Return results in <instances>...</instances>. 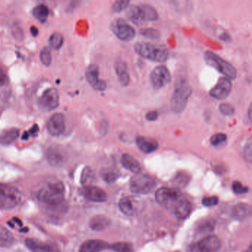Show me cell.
Here are the masks:
<instances>
[{"label":"cell","mask_w":252,"mask_h":252,"mask_svg":"<svg viewBox=\"0 0 252 252\" xmlns=\"http://www.w3.org/2000/svg\"><path fill=\"white\" fill-rule=\"evenodd\" d=\"M219 110L222 114L226 116H232L235 112V107L232 104H228V103H223L220 104Z\"/></svg>","instance_id":"ab89813d"},{"label":"cell","mask_w":252,"mask_h":252,"mask_svg":"<svg viewBox=\"0 0 252 252\" xmlns=\"http://www.w3.org/2000/svg\"><path fill=\"white\" fill-rule=\"evenodd\" d=\"M227 140V136L223 133H217L212 135L210 139L211 144L213 146H219L224 143Z\"/></svg>","instance_id":"f35d334b"},{"label":"cell","mask_w":252,"mask_h":252,"mask_svg":"<svg viewBox=\"0 0 252 252\" xmlns=\"http://www.w3.org/2000/svg\"><path fill=\"white\" fill-rule=\"evenodd\" d=\"M192 211V205L190 202L186 199H182L174 209L175 216L180 220H184L190 215Z\"/></svg>","instance_id":"7402d4cb"},{"label":"cell","mask_w":252,"mask_h":252,"mask_svg":"<svg viewBox=\"0 0 252 252\" xmlns=\"http://www.w3.org/2000/svg\"><path fill=\"white\" fill-rule=\"evenodd\" d=\"M130 186V189L134 193L146 195L155 189L156 183L152 177L138 173L131 178Z\"/></svg>","instance_id":"8992f818"},{"label":"cell","mask_w":252,"mask_h":252,"mask_svg":"<svg viewBox=\"0 0 252 252\" xmlns=\"http://www.w3.org/2000/svg\"><path fill=\"white\" fill-rule=\"evenodd\" d=\"M31 34L34 36H36L39 34V31H38L37 28H36L35 26H31Z\"/></svg>","instance_id":"bcb514c9"},{"label":"cell","mask_w":252,"mask_h":252,"mask_svg":"<svg viewBox=\"0 0 252 252\" xmlns=\"http://www.w3.org/2000/svg\"><path fill=\"white\" fill-rule=\"evenodd\" d=\"M232 189L236 194H244L248 192L249 189L246 186H243L241 183L239 181H235L232 184Z\"/></svg>","instance_id":"60d3db41"},{"label":"cell","mask_w":252,"mask_h":252,"mask_svg":"<svg viewBox=\"0 0 252 252\" xmlns=\"http://www.w3.org/2000/svg\"><path fill=\"white\" fill-rule=\"evenodd\" d=\"M110 249L116 252H134V249L130 243L119 242L110 245Z\"/></svg>","instance_id":"836d02e7"},{"label":"cell","mask_w":252,"mask_h":252,"mask_svg":"<svg viewBox=\"0 0 252 252\" xmlns=\"http://www.w3.org/2000/svg\"><path fill=\"white\" fill-rule=\"evenodd\" d=\"M171 74L165 66H158L150 73V82L155 89H161L170 82Z\"/></svg>","instance_id":"9c48e42d"},{"label":"cell","mask_w":252,"mask_h":252,"mask_svg":"<svg viewBox=\"0 0 252 252\" xmlns=\"http://www.w3.org/2000/svg\"><path fill=\"white\" fill-rule=\"evenodd\" d=\"M129 4H130V1L128 0H118V1L115 2L112 5V11L115 13H120L128 8Z\"/></svg>","instance_id":"74e56055"},{"label":"cell","mask_w":252,"mask_h":252,"mask_svg":"<svg viewBox=\"0 0 252 252\" xmlns=\"http://www.w3.org/2000/svg\"><path fill=\"white\" fill-rule=\"evenodd\" d=\"M192 92V87L186 79H178L171 99V108L174 113H181L185 110Z\"/></svg>","instance_id":"6da1fadb"},{"label":"cell","mask_w":252,"mask_h":252,"mask_svg":"<svg viewBox=\"0 0 252 252\" xmlns=\"http://www.w3.org/2000/svg\"><path fill=\"white\" fill-rule=\"evenodd\" d=\"M48 14H49V11H48V7L43 4L37 5L33 10V15L34 16L35 18H36L42 23L46 22Z\"/></svg>","instance_id":"f1b7e54d"},{"label":"cell","mask_w":252,"mask_h":252,"mask_svg":"<svg viewBox=\"0 0 252 252\" xmlns=\"http://www.w3.org/2000/svg\"><path fill=\"white\" fill-rule=\"evenodd\" d=\"M205 62L209 66L216 69L218 72L224 75L229 79H235L237 77V70L235 67L232 66L229 62H226L221 57L215 54L213 52L206 51L204 54Z\"/></svg>","instance_id":"277c9868"},{"label":"cell","mask_w":252,"mask_h":252,"mask_svg":"<svg viewBox=\"0 0 252 252\" xmlns=\"http://www.w3.org/2000/svg\"><path fill=\"white\" fill-rule=\"evenodd\" d=\"M121 163L125 169L135 174H138L141 170V165L136 159L128 154H124L121 158Z\"/></svg>","instance_id":"603a6c76"},{"label":"cell","mask_w":252,"mask_h":252,"mask_svg":"<svg viewBox=\"0 0 252 252\" xmlns=\"http://www.w3.org/2000/svg\"><path fill=\"white\" fill-rule=\"evenodd\" d=\"M243 155L246 161L252 163V142L246 146V148L244 149Z\"/></svg>","instance_id":"ee69618b"},{"label":"cell","mask_w":252,"mask_h":252,"mask_svg":"<svg viewBox=\"0 0 252 252\" xmlns=\"http://www.w3.org/2000/svg\"><path fill=\"white\" fill-rule=\"evenodd\" d=\"M215 223L212 219H208L200 222L197 226V232L200 234H206L212 232L215 229Z\"/></svg>","instance_id":"1f68e13d"},{"label":"cell","mask_w":252,"mask_h":252,"mask_svg":"<svg viewBox=\"0 0 252 252\" xmlns=\"http://www.w3.org/2000/svg\"><path fill=\"white\" fill-rule=\"evenodd\" d=\"M95 179V173L90 167H86L84 169L82 175V184L86 185V186H90Z\"/></svg>","instance_id":"e575fe53"},{"label":"cell","mask_w":252,"mask_h":252,"mask_svg":"<svg viewBox=\"0 0 252 252\" xmlns=\"http://www.w3.org/2000/svg\"><path fill=\"white\" fill-rule=\"evenodd\" d=\"M49 45L50 48L54 50L60 49L64 43V37L60 33L55 32L52 34L51 36H50Z\"/></svg>","instance_id":"d6a6232c"},{"label":"cell","mask_w":252,"mask_h":252,"mask_svg":"<svg viewBox=\"0 0 252 252\" xmlns=\"http://www.w3.org/2000/svg\"><path fill=\"white\" fill-rule=\"evenodd\" d=\"M158 113L156 111H150L146 114V119L147 121H154L158 119Z\"/></svg>","instance_id":"f6af8a7d"},{"label":"cell","mask_w":252,"mask_h":252,"mask_svg":"<svg viewBox=\"0 0 252 252\" xmlns=\"http://www.w3.org/2000/svg\"><path fill=\"white\" fill-rule=\"evenodd\" d=\"M37 198L40 202L45 204H59L65 198V186L62 182L47 184L39 191Z\"/></svg>","instance_id":"7a4b0ae2"},{"label":"cell","mask_w":252,"mask_h":252,"mask_svg":"<svg viewBox=\"0 0 252 252\" xmlns=\"http://www.w3.org/2000/svg\"><path fill=\"white\" fill-rule=\"evenodd\" d=\"M110 221L108 218L104 216L93 217L90 222V226L93 230L95 231H102L107 229L110 226Z\"/></svg>","instance_id":"484cf974"},{"label":"cell","mask_w":252,"mask_h":252,"mask_svg":"<svg viewBox=\"0 0 252 252\" xmlns=\"http://www.w3.org/2000/svg\"><path fill=\"white\" fill-rule=\"evenodd\" d=\"M116 71L121 85L124 87L128 85L130 82V77L127 72V67L125 62L118 61L116 65Z\"/></svg>","instance_id":"cb8c5ba5"},{"label":"cell","mask_w":252,"mask_h":252,"mask_svg":"<svg viewBox=\"0 0 252 252\" xmlns=\"http://www.w3.org/2000/svg\"><path fill=\"white\" fill-rule=\"evenodd\" d=\"M220 240L215 235H209L190 246V252H217L220 249Z\"/></svg>","instance_id":"ba28073f"},{"label":"cell","mask_w":252,"mask_h":252,"mask_svg":"<svg viewBox=\"0 0 252 252\" xmlns=\"http://www.w3.org/2000/svg\"><path fill=\"white\" fill-rule=\"evenodd\" d=\"M244 252H252V243L249 246V247Z\"/></svg>","instance_id":"681fc988"},{"label":"cell","mask_w":252,"mask_h":252,"mask_svg":"<svg viewBox=\"0 0 252 252\" xmlns=\"http://www.w3.org/2000/svg\"><path fill=\"white\" fill-rule=\"evenodd\" d=\"M139 33L140 34L142 35L144 37L152 39V40H155L160 38L159 31L158 30L153 29V28H144V29H141Z\"/></svg>","instance_id":"8d00e7d4"},{"label":"cell","mask_w":252,"mask_h":252,"mask_svg":"<svg viewBox=\"0 0 252 252\" xmlns=\"http://www.w3.org/2000/svg\"><path fill=\"white\" fill-rule=\"evenodd\" d=\"M19 130L12 128L4 130L1 134V143L3 145H9L19 137Z\"/></svg>","instance_id":"4316f807"},{"label":"cell","mask_w":252,"mask_h":252,"mask_svg":"<svg viewBox=\"0 0 252 252\" xmlns=\"http://www.w3.org/2000/svg\"><path fill=\"white\" fill-rule=\"evenodd\" d=\"M84 195L89 201L93 202H104L107 200V194L103 189L96 186H85L84 189Z\"/></svg>","instance_id":"2e32d148"},{"label":"cell","mask_w":252,"mask_h":252,"mask_svg":"<svg viewBox=\"0 0 252 252\" xmlns=\"http://www.w3.org/2000/svg\"><path fill=\"white\" fill-rule=\"evenodd\" d=\"M127 17L135 25H141L144 21L140 7L136 5L128 7L127 10Z\"/></svg>","instance_id":"d4e9b609"},{"label":"cell","mask_w":252,"mask_h":252,"mask_svg":"<svg viewBox=\"0 0 252 252\" xmlns=\"http://www.w3.org/2000/svg\"><path fill=\"white\" fill-rule=\"evenodd\" d=\"M232 84L229 78L222 77L216 85L210 90L209 95L214 99L223 100L226 99L232 91Z\"/></svg>","instance_id":"4fadbf2b"},{"label":"cell","mask_w":252,"mask_h":252,"mask_svg":"<svg viewBox=\"0 0 252 252\" xmlns=\"http://www.w3.org/2000/svg\"><path fill=\"white\" fill-rule=\"evenodd\" d=\"M136 144L141 152L145 154L152 153L158 148V142L155 140L146 137H138Z\"/></svg>","instance_id":"ac0fdd59"},{"label":"cell","mask_w":252,"mask_h":252,"mask_svg":"<svg viewBox=\"0 0 252 252\" xmlns=\"http://www.w3.org/2000/svg\"><path fill=\"white\" fill-rule=\"evenodd\" d=\"M38 132H39V127H38L37 124H34L29 131L25 132L24 133L23 135H22V140H28L30 136H34Z\"/></svg>","instance_id":"7bdbcfd3"},{"label":"cell","mask_w":252,"mask_h":252,"mask_svg":"<svg viewBox=\"0 0 252 252\" xmlns=\"http://www.w3.org/2000/svg\"><path fill=\"white\" fill-rule=\"evenodd\" d=\"M107 248H110V246L106 242L102 240H91L84 243L81 246L79 252H100Z\"/></svg>","instance_id":"44dd1931"},{"label":"cell","mask_w":252,"mask_h":252,"mask_svg":"<svg viewBox=\"0 0 252 252\" xmlns=\"http://www.w3.org/2000/svg\"><path fill=\"white\" fill-rule=\"evenodd\" d=\"M39 105L43 110L51 111L59 105V96L55 88L47 89L42 93L39 100Z\"/></svg>","instance_id":"7c38bea8"},{"label":"cell","mask_w":252,"mask_h":252,"mask_svg":"<svg viewBox=\"0 0 252 252\" xmlns=\"http://www.w3.org/2000/svg\"><path fill=\"white\" fill-rule=\"evenodd\" d=\"M40 61L45 66H49L51 63L52 56L51 52H50V49L48 47H44L42 50H41L40 55Z\"/></svg>","instance_id":"d590c367"},{"label":"cell","mask_w":252,"mask_h":252,"mask_svg":"<svg viewBox=\"0 0 252 252\" xmlns=\"http://www.w3.org/2000/svg\"><path fill=\"white\" fill-rule=\"evenodd\" d=\"M120 210L127 216L138 215L142 210L143 201L138 197L130 196L119 201Z\"/></svg>","instance_id":"30bf717a"},{"label":"cell","mask_w":252,"mask_h":252,"mask_svg":"<svg viewBox=\"0 0 252 252\" xmlns=\"http://www.w3.org/2000/svg\"><path fill=\"white\" fill-rule=\"evenodd\" d=\"M134 49L140 56L154 62H164L169 57L168 50L162 45L138 42L135 44Z\"/></svg>","instance_id":"3957f363"},{"label":"cell","mask_w":252,"mask_h":252,"mask_svg":"<svg viewBox=\"0 0 252 252\" xmlns=\"http://www.w3.org/2000/svg\"><path fill=\"white\" fill-rule=\"evenodd\" d=\"M101 175L106 182L113 183L119 177V172L113 168H107V169H103L101 172Z\"/></svg>","instance_id":"4dcf8cb0"},{"label":"cell","mask_w":252,"mask_h":252,"mask_svg":"<svg viewBox=\"0 0 252 252\" xmlns=\"http://www.w3.org/2000/svg\"><path fill=\"white\" fill-rule=\"evenodd\" d=\"M13 220H14V223H17L18 225H19V226H22V223H21V220H19V219H18V218H14L13 219Z\"/></svg>","instance_id":"c3c4849f"},{"label":"cell","mask_w":252,"mask_h":252,"mask_svg":"<svg viewBox=\"0 0 252 252\" xmlns=\"http://www.w3.org/2000/svg\"><path fill=\"white\" fill-rule=\"evenodd\" d=\"M157 202L167 209H175L181 200L184 199L179 191L170 188L162 187L155 193Z\"/></svg>","instance_id":"5b68a950"},{"label":"cell","mask_w":252,"mask_h":252,"mask_svg":"<svg viewBox=\"0 0 252 252\" xmlns=\"http://www.w3.org/2000/svg\"><path fill=\"white\" fill-rule=\"evenodd\" d=\"M252 207L246 203H238L234 206L232 210V217L237 220H244L252 215Z\"/></svg>","instance_id":"ffe728a7"},{"label":"cell","mask_w":252,"mask_h":252,"mask_svg":"<svg viewBox=\"0 0 252 252\" xmlns=\"http://www.w3.org/2000/svg\"><path fill=\"white\" fill-rule=\"evenodd\" d=\"M0 240H1V246L2 247H9V246H12L13 243L14 241V236L12 234L5 229V227L2 226L1 227V232H0Z\"/></svg>","instance_id":"f546056e"},{"label":"cell","mask_w":252,"mask_h":252,"mask_svg":"<svg viewBox=\"0 0 252 252\" xmlns=\"http://www.w3.org/2000/svg\"><path fill=\"white\" fill-rule=\"evenodd\" d=\"M20 192L12 187L7 185H1L0 188V207L3 210L13 209L17 206L20 202Z\"/></svg>","instance_id":"52a82bcc"},{"label":"cell","mask_w":252,"mask_h":252,"mask_svg":"<svg viewBox=\"0 0 252 252\" xmlns=\"http://www.w3.org/2000/svg\"><path fill=\"white\" fill-rule=\"evenodd\" d=\"M111 30L114 34L122 41L131 40L135 36V29L123 19H117L112 22Z\"/></svg>","instance_id":"8fae6325"},{"label":"cell","mask_w":252,"mask_h":252,"mask_svg":"<svg viewBox=\"0 0 252 252\" xmlns=\"http://www.w3.org/2000/svg\"><path fill=\"white\" fill-rule=\"evenodd\" d=\"M48 133L53 136L62 135L65 130V117L62 113H55L47 123Z\"/></svg>","instance_id":"9a60e30c"},{"label":"cell","mask_w":252,"mask_h":252,"mask_svg":"<svg viewBox=\"0 0 252 252\" xmlns=\"http://www.w3.org/2000/svg\"><path fill=\"white\" fill-rule=\"evenodd\" d=\"M47 158L50 165L59 167L65 162V155L61 148L53 146L48 150Z\"/></svg>","instance_id":"e0dca14e"},{"label":"cell","mask_w":252,"mask_h":252,"mask_svg":"<svg viewBox=\"0 0 252 252\" xmlns=\"http://www.w3.org/2000/svg\"><path fill=\"white\" fill-rule=\"evenodd\" d=\"M202 203H203V206H208V207L216 206L218 203V198L216 196L204 198L202 201Z\"/></svg>","instance_id":"b9f144b4"},{"label":"cell","mask_w":252,"mask_h":252,"mask_svg":"<svg viewBox=\"0 0 252 252\" xmlns=\"http://www.w3.org/2000/svg\"><path fill=\"white\" fill-rule=\"evenodd\" d=\"M86 79L90 85L96 90L102 91L107 88L104 81L99 79V69L97 65H91L87 67L85 71Z\"/></svg>","instance_id":"5bb4252c"},{"label":"cell","mask_w":252,"mask_h":252,"mask_svg":"<svg viewBox=\"0 0 252 252\" xmlns=\"http://www.w3.org/2000/svg\"><path fill=\"white\" fill-rule=\"evenodd\" d=\"M248 116H249V121L252 123V104H250V107H249Z\"/></svg>","instance_id":"7dc6e473"},{"label":"cell","mask_w":252,"mask_h":252,"mask_svg":"<svg viewBox=\"0 0 252 252\" xmlns=\"http://www.w3.org/2000/svg\"><path fill=\"white\" fill-rule=\"evenodd\" d=\"M139 7L144 21H155L158 19V13L153 7L147 4H142Z\"/></svg>","instance_id":"83f0119b"},{"label":"cell","mask_w":252,"mask_h":252,"mask_svg":"<svg viewBox=\"0 0 252 252\" xmlns=\"http://www.w3.org/2000/svg\"><path fill=\"white\" fill-rule=\"evenodd\" d=\"M25 245L33 252H57L50 245L36 239H27Z\"/></svg>","instance_id":"d6986e66"}]
</instances>
